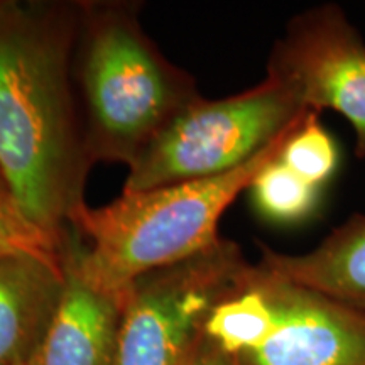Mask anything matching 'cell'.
<instances>
[{"mask_svg":"<svg viewBox=\"0 0 365 365\" xmlns=\"http://www.w3.org/2000/svg\"><path fill=\"white\" fill-rule=\"evenodd\" d=\"M259 264L365 312V215L349 218L307 254H281L261 244Z\"/></svg>","mask_w":365,"mask_h":365,"instance_id":"obj_10","label":"cell"},{"mask_svg":"<svg viewBox=\"0 0 365 365\" xmlns=\"http://www.w3.org/2000/svg\"><path fill=\"white\" fill-rule=\"evenodd\" d=\"M308 112L293 88L272 75L227 98L200 95L130 164L124 191L225 175L257 156Z\"/></svg>","mask_w":365,"mask_h":365,"instance_id":"obj_5","label":"cell"},{"mask_svg":"<svg viewBox=\"0 0 365 365\" xmlns=\"http://www.w3.org/2000/svg\"><path fill=\"white\" fill-rule=\"evenodd\" d=\"M249 190L259 213L277 223L304 220L317 207L319 195V188L291 171L279 156L257 173Z\"/></svg>","mask_w":365,"mask_h":365,"instance_id":"obj_11","label":"cell"},{"mask_svg":"<svg viewBox=\"0 0 365 365\" xmlns=\"http://www.w3.org/2000/svg\"><path fill=\"white\" fill-rule=\"evenodd\" d=\"M247 259L220 239L203 252L144 274L127 287L113 365H185L205 323Z\"/></svg>","mask_w":365,"mask_h":365,"instance_id":"obj_6","label":"cell"},{"mask_svg":"<svg viewBox=\"0 0 365 365\" xmlns=\"http://www.w3.org/2000/svg\"><path fill=\"white\" fill-rule=\"evenodd\" d=\"M76 2L0 0V171L33 222L63 239L91 168L75 80Z\"/></svg>","mask_w":365,"mask_h":365,"instance_id":"obj_1","label":"cell"},{"mask_svg":"<svg viewBox=\"0 0 365 365\" xmlns=\"http://www.w3.org/2000/svg\"><path fill=\"white\" fill-rule=\"evenodd\" d=\"M63 272L65 289L58 312L29 365H113L124 294L91 286L76 266L66 239Z\"/></svg>","mask_w":365,"mask_h":365,"instance_id":"obj_8","label":"cell"},{"mask_svg":"<svg viewBox=\"0 0 365 365\" xmlns=\"http://www.w3.org/2000/svg\"><path fill=\"white\" fill-rule=\"evenodd\" d=\"M63 289L61 269L29 255H0V365H29Z\"/></svg>","mask_w":365,"mask_h":365,"instance_id":"obj_9","label":"cell"},{"mask_svg":"<svg viewBox=\"0 0 365 365\" xmlns=\"http://www.w3.org/2000/svg\"><path fill=\"white\" fill-rule=\"evenodd\" d=\"M298 125V124H296ZM277 137L225 175L145 191H122L103 207L83 205L65 239L83 277L100 291L122 296L135 279L203 252L222 239L218 222L257 173L279 156Z\"/></svg>","mask_w":365,"mask_h":365,"instance_id":"obj_3","label":"cell"},{"mask_svg":"<svg viewBox=\"0 0 365 365\" xmlns=\"http://www.w3.org/2000/svg\"><path fill=\"white\" fill-rule=\"evenodd\" d=\"M122 0H80L73 80L93 164L127 168L200 97L196 80L164 56Z\"/></svg>","mask_w":365,"mask_h":365,"instance_id":"obj_2","label":"cell"},{"mask_svg":"<svg viewBox=\"0 0 365 365\" xmlns=\"http://www.w3.org/2000/svg\"><path fill=\"white\" fill-rule=\"evenodd\" d=\"M185 365H230V362L212 341L203 336V340L200 341V345L196 346V350L186 360Z\"/></svg>","mask_w":365,"mask_h":365,"instance_id":"obj_14","label":"cell"},{"mask_svg":"<svg viewBox=\"0 0 365 365\" xmlns=\"http://www.w3.org/2000/svg\"><path fill=\"white\" fill-rule=\"evenodd\" d=\"M205 339L230 365H365V312L247 262Z\"/></svg>","mask_w":365,"mask_h":365,"instance_id":"obj_4","label":"cell"},{"mask_svg":"<svg viewBox=\"0 0 365 365\" xmlns=\"http://www.w3.org/2000/svg\"><path fill=\"white\" fill-rule=\"evenodd\" d=\"M63 239L33 222L0 171V255H29L63 271Z\"/></svg>","mask_w":365,"mask_h":365,"instance_id":"obj_12","label":"cell"},{"mask_svg":"<svg viewBox=\"0 0 365 365\" xmlns=\"http://www.w3.org/2000/svg\"><path fill=\"white\" fill-rule=\"evenodd\" d=\"M267 75L289 85L307 110L344 115L355 129V153L365 158V43L339 6L291 19L274 44Z\"/></svg>","mask_w":365,"mask_h":365,"instance_id":"obj_7","label":"cell"},{"mask_svg":"<svg viewBox=\"0 0 365 365\" xmlns=\"http://www.w3.org/2000/svg\"><path fill=\"white\" fill-rule=\"evenodd\" d=\"M279 161L314 188L330 180L339 163V153L331 135L319 124L317 112H308L289 132Z\"/></svg>","mask_w":365,"mask_h":365,"instance_id":"obj_13","label":"cell"}]
</instances>
